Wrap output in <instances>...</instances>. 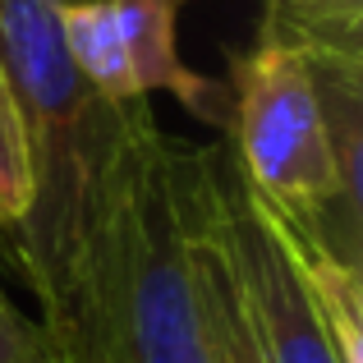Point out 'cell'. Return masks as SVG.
<instances>
[{"label":"cell","mask_w":363,"mask_h":363,"mask_svg":"<svg viewBox=\"0 0 363 363\" xmlns=\"http://www.w3.org/2000/svg\"><path fill=\"white\" fill-rule=\"evenodd\" d=\"M51 363H212L184 212V143L143 116L37 318Z\"/></svg>","instance_id":"6da1fadb"},{"label":"cell","mask_w":363,"mask_h":363,"mask_svg":"<svg viewBox=\"0 0 363 363\" xmlns=\"http://www.w3.org/2000/svg\"><path fill=\"white\" fill-rule=\"evenodd\" d=\"M0 65L28 161V207L9 244L46 308L69 276L124 143L152 106H116L74 69L60 37V0H0Z\"/></svg>","instance_id":"7a4b0ae2"},{"label":"cell","mask_w":363,"mask_h":363,"mask_svg":"<svg viewBox=\"0 0 363 363\" xmlns=\"http://www.w3.org/2000/svg\"><path fill=\"white\" fill-rule=\"evenodd\" d=\"M225 152L248 194L290 235L359 267V175L340 166L303 46L257 28L230 55Z\"/></svg>","instance_id":"3957f363"},{"label":"cell","mask_w":363,"mask_h":363,"mask_svg":"<svg viewBox=\"0 0 363 363\" xmlns=\"http://www.w3.org/2000/svg\"><path fill=\"white\" fill-rule=\"evenodd\" d=\"M198 161V198L212 225V240L225 257L235 281L244 327L262 363H340L322 331L318 303H313L303 272L285 225L248 194L225 143L194 147Z\"/></svg>","instance_id":"277c9868"},{"label":"cell","mask_w":363,"mask_h":363,"mask_svg":"<svg viewBox=\"0 0 363 363\" xmlns=\"http://www.w3.org/2000/svg\"><path fill=\"white\" fill-rule=\"evenodd\" d=\"M175 9V0H60L65 51L74 69L116 106L166 92L198 120L221 124L225 88L184 65Z\"/></svg>","instance_id":"5b68a950"},{"label":"cell","mask_w":363,"mask_h":363,"mask_svg":"<svg viewBox=\"0 0 363 363\" xmlns=\"http://www.w3.org/2000/svg\"><path fill=\"white\" fill-rule=\"evenodd\" d=\"M184 212H189V248H194V272H198V299H203V322H207V350L212 363H262L253 350V336L244 327L235 281L225 272V257L212 240V225L203 216L198 198V161L194 147L184 143Z\"/></svg>","instance_id":"8992f818"},{"label":"cell","mask_w":363,"mask_h":363,"mask_svg":"<svg viewBox=\"0 0 363 363\" xmlns=\"http://www.w3.org/2000/svg\"><path fill=\"white\" fill-rule=\"evenodd\" d=\"M290 248L303 272V285H308L313 303H318L322 331H327L336 359L363 363V276H359V267L322 244L299 240V235H290Z\"/></svg>","instance_id":"52a82bcc"},{"label":"cell","mask_w":363,"mask_h":363,"mask_svg":"<svg viewBox=\"0 0 363 363\" xmlns=\"http://www.w3.org/2000/svg\"><path fill=\"white\" fill-rule=\"evenodd\" d=\"M262 33L363 51V0H272L262 14Z\"/></svg>","instance_id":"ba28073f"},{"label":"cell","mask_w":363,"mask_h":363,"mask_svg":"<svg viewBox=\"0 0 363 363\" xmlns=\"http://www.w3.org/2000/svg\"><path fill=\"white\" fill-rule=\"evenodd\" d=\"M28 207V161H23V133H18V111L9 92L5 65H0V230H14Z\"/></svg>","instance_id":"9c48e42d"},{"label":"cell","mask_w":363,"mask_h":363,"mask_svg":"<svg viewBox=\"0 0 363 363\" xmlns=\"http://www.w3.org/2000/svg\"><path fill=\"white\" fill-rule=\"evenodd\" d=\"M0 363H51L42 327L14 308L5 290H0Z\"/></svg>","instance_id":"30bf717a"}]
</instances>
